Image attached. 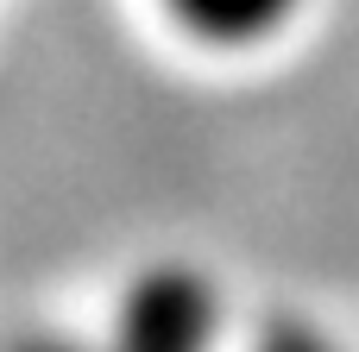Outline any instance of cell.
Wrapping results in <instances>:
<instances>
[{
  "mask_svg": "<svg viewBox=\"0 0 359 352\" xmlns=\"http://www.w3.org/2000/svg\"><path fill=\"white\" fill-rule=\"evenodd\" d=\"M221 334H227L221 283L183 258H164L120 290L107 340L95 352H221Z\"/></svg>",
  "mask_w": 359,
  "mask_h": 352,
  "instance_id": "6da1fadb",
  "label": "cell"
},
{
  "mask_svg": "<svg viewBox=\"0 0 359 352\" xmlns=\"http://www.w3.org/2000/svg\"><path fill=\"white\" fill-rule=\"evenodd\" d=\"M151 13L164 38L183 50L215 57V63H252L297 38L316 0H151Z\"/></svg>",
  "mask_w": 359,
  "mask_h": 352,
  "instance_id": "7a4b0ae2",
  "label": "cell"
},
{
  "mask_svg": "<svg viewBox=\"0 0 359 352\" xmlns=\"http://www.w3.org/2000/svg\"><path fill=\"white\" fill-rule=\"evenodd\" d=\"M246 352H347V346H341L328 328H316V321H303V315H284V321H265Z\"/></svg>",
  "mask_w": 359,
  "mask_h": 352,
  "instance_id": "3957f363",
  "label": "cell"
}]
</instances>
